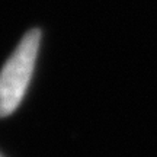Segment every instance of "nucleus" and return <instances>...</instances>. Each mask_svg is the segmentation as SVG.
Segmentation results:
<instances>
[{
  "instance_id": "f03ea898",
  "label": "nucleus",
  "mask_w": 157,
  "mask_h": 157,
  "mask_svg": "<svg viewBox=\"0 0 157 157\" xmlns=\"http://www.w3.org/2000/svg\"><path fill=\"white\" fill-rule=\"evenodd\" d=\"M0 157H2V156H0Z\"/></svg>"
},
{
  "instance_id": "f257e3e1",
  "label": "nucleus",
  "mask_w": 157,
  "mask_h": 157,
  "mask_svg": "<svg viewBox=\"0 0 157 157\" xmlns=\"http://www.w3.org/2000/svg\"><path fill=\"white\" fill-rule=\"evenodd\" d=\"M41 31L31 29L23 35L15 52L6 61L0 71V118H5L16 111L28 90L34 74Z\"/></svg>"
}]
</instances>
